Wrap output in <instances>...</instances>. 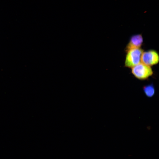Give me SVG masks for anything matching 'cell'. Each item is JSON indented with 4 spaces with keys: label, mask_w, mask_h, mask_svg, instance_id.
I'll list each match as a JSON object with an SVG mask.
<instances>
[{
    "label": "cell",
    "mask_w": 159,
    "mask_h": 159,
    "mask_svg": "<svg viewBox=\"0 0 159 159\" xmlns=\"http://www.w3.org/2000/svg\"><path fill=\"white\" fill-rule=\"evenodd\" d=\"M144 50L141 48L132 49L126 52L124 66L132 68L140 63L141 58Z\"/></svg>",
    "instance_id": "obj_1"
},
{
    "label": "cell",
    "mask_w": 159,
    "mask_h": 159,
    "mask_svg": "<svg viewBox=\"0 0 159 159\" xmlns=\"http://www.w3.org/2000/svg\"><path fill=\"white\" fill-rule=\"evenodd\" d=\"M143 38L141 34H138L132 35L130 37L128 43L125 47L126 52L130 49L140 48L143 45Z\"/></svg>",
    "instance_id": "obj_4"
},
{
    "label": "cell",
    "mask_w": 159,
    "mask_h": 159,
    "mask_svg": "<svg viewBox=\"0 0 159 159\" xmlns=\"http://www.w3.org/2000/svg\"><path fill=\"white\" fill-rule=\"evenodd\" d=\"M131 73L134 76L140 80H147L153 74L151 67L140 63L131 68Z\"/></svg>",
    "instance_id": "obj_2"
},
{
    "label": "cell",
    "mask_w": 159,
    "mask_h": 159,
    "mask_svg": "<svg viewBox=\"0 0 159 159\" xmlns=\"http://www.w3.org/2000/svg\"><path fill=\"white\" fill-rule=\"evenodd\" d=\"M143 90L145 95L148 97L151 98L155 94V90L153 83L144 86Z\"/></svg>",
    "instance_id": "obj_5"
},
{
    "label": "cell",
    "mask_w": 159,
    "mask_h": 159,
    "mask_svg": "<svg viewBox=\"0 0 159 159\" xmlns=\"http://www.w3.org/2000/svg\"><path fill=\"white\" fill-rule=\"evenodd\" d=\"M159 62V55L154 49H149L143 52L141 58L142 63L151 67L157 64Z\"/></svg>",
    "instance_id": "obj_3"
}]
</instances>
